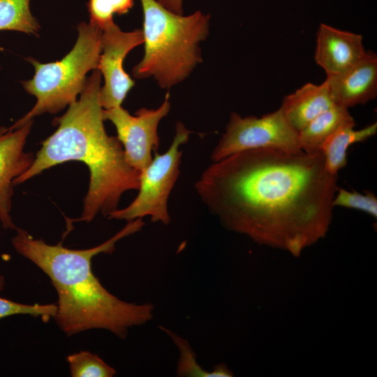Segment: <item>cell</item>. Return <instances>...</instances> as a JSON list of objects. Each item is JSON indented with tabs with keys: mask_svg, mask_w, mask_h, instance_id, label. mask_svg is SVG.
Listing matches in <instances>:
<instances>
[{
	"mask_svg": "<svg viewBox=\"0 0 377 377\" xmlns=\"http://www.w3.org/2000/svg\"><path fill=\"white\" fill-rule=\"evenodd\" d=\"M160 4L168 10L179 15H182L183 0H156Z\"/></svg>",
	"mask_w": 377,
	"mask_h": 377,
	"instance_id": "cell-22",
	"label": "cell"
},
{
	"mask_svg": "<svg viewBox=\"0 0 377 377\" xmlns=\"http://www.w3.org/2000/svg\"><path fill=\"white\" fill-rule=\"evenodd\" d=\"M355 122L342 125L331 134L321 146L320 151L327 170L337 175L347 164V151L353 144L364 142L377 132V123L355 130Z\"/></svg>",
	"mask_w": 377,
	"mask_h": 377,
	"instance_id": "cell-14",
	"label": "cell"
},
{
	"mask_svg": "<svg viewBox=\"0 0 377 377\" xmlns=\"http://www.w3.org/2000/svg\"><path fill=\"white\" fill-rule=\"evenodd\" d=\"M77 31L74 47L60 61L43 64L33 58L27 59L34 66L35 74L22 84L27 92L36 97V103L10 128H19L45 112L57 113L77 101L84 89L87 73L97 69L101 52V29L82 22Z\"/></svg>",
	"mask_w": 377,
	"mask_h": 377,
	"instance_id": "cell-5",
	"label": "cell"
},
{
	"mask_svg": "<svg viewBox=\"0 0 377 377\" xmlns=\"http://www.w3.org/2000/svg\"><path fill=\"white\" fill-rule=\"evenodd\" d=\"M142 219L126 226L103 243L87 249H71L61 244L50 245L18 228L12 239L15 251L40 268L50 279L58 297L54 319L68 336L89 330H105L125 339L130 329L154 318V306L120 300L110 293L94 275L92 258L111 253L121 239L139 232Z\"/></svg>",
	"mask_w": 377,
	"mask_h": 377,
	"instance_id": "cell-2",
	"label": "cell"
},
{
	"mask_svg": "<svg viewBox=\"0 0 377 377\" xmlns=\"http://www.w3.org/2000/svg\"><path fill=\"white\" fill-rule=\"evenodd\" d=\"M101 73L94 70L78 101L54 119L57 129L42 143L31 167L15 178L17 185L58 164L78 161L88 166L90 181L76 221H91L98 214L108 216L118 209L121 195L138 190L140 171L126 161L123 147L104 126L99 101Z\"/></svg>",
	"mask_w": 377,
	"mask_h": 377,
	"instance_id": "cell-3",
	"label": "cell"
},
{
	"mask_svg": "<svg viewBox=\"0 0 377 377\" xmlns=\"http://www.w3.org/2000/svg\"><path fill=\"white\" fill-rule=\"evenodd\" d=\"M141 29L125 32L112 22L101 29V52L97 66L103 75L104 85L100 89L99 101L103 109L121 106L128 91L135 85L123 68L128 53L143 43Z\"/></svg>",
	"mask_w": 377,
	"mask_h": 377,
	"instance_id": "cell-9",
	"label": "cell"
},
{
	"mask_svg": "<svg viewBox=\"0 0 377 377\" xmlns=\"http://www.w3.org/2000/svg\"><path fill=\"white\" fill-rule=\"evenodd\" d=\"M72 377H112L116 370L96 354L82 350L67 357Z\"/></svg>",
	"mask_w": 377,
	"mask_h": 377,
	"instance_id": "cell-18",
	"label": "cell"
},
{
	"mask_svg": "<svg viewBox=\"0 0 377 377\" xmlns=\"http://www.w3.org/2000/svg\"><path fill=\"white\" fill-rule=\"evenodd\" d=\"M336 105L328 84L306 83L286 96L279 108L289 124L298 132L316 117Z\"/></svg>",
	"mask_w": 377,
	"mask_h": 377,
	"instance_id": "cell-13",
	"label": "cell"
},
{
	"mask_svg": "<svg viewBox=\"0 0 377 377\" xmlns=\"http://www.w3.org/2000/svg\"><path fill=\"white\" fill-rule=\"evenodd\" d=\"M29 2L30 0H0V31L36 35L40 26L31 13Z\"/></svg>",
	"mask_w": 377,
	"mask_h": 377,
	"instance_id": "cell-16",
	"label": "cell"
},
{
	"mask_svg": "<svg viewBox=\"0 0 377 377\" xmlns=\"http://www.w3.org/2000/svg\"><path fill=\"white\" fill-rule=\"evenodd\" d=\"M256 149L300 152L299 132L287 121L281 109L260 117H242L232 112L225 133L212 150V162L233 154Z\"/></svg>",
	"mask_w": 377,
	"mask_h": 377,
	"instance_id": "cell-7",
	"label": "cell"
},
{
	"mask_svg": "<svg viewBox=\"0 0 377 377\" xmlns=\"http://www.w3.org/2000/svg\"><path fill=\"white\" fill-rule=\"evenodd\" d=\"M33 119L17 128L0 127V222L5 229L17 230L10 214L13 181L32 165L34 156L24 149Z\"/></svg>",
	"mask_w": 377,
	"mask_h": 377,
	"instance_id": "cell-10",
	"label": "cell"
},
{
	"mask_svg": "<svg viewBox=\"0 0 377 377\" xmlns=\"http://www.w3.org/2000/svg\"><path fill=\"white\" fill-rule=\"evenodd\" d=\"M337 181L321 153L256 149L212 162L194 187L228 230L296 253L325 233Z\"/></svg>",
	"mask_w": 377,
	"mask_h": 377,
	"instance_id": "cell-1",
	"label": "cell"
},
{
	"mask_svg": "<svg viewBox=\"0 0 377 377\" xmlns=\"http://www.w3.org/2000/svg\"><path fill=\"white\" fill-rule=\"evenodd\" d=\"M362 36L320 24L316 36L314 58L327 77L339 74L360 61L365 54Z\"/></svg>",
	"mask_w": 377,
	"mask_h": 377,
	"instance_id": "cell-11",
	"label": "cell"
},
{
	"mask_svg": "<svg viewBox=\"0 0 377 377\" xmlns=\"http://www.w3.org/2000/svg\"><path fill=\"white\" fill-rule=\"evenodd\" d=\"M333 205L361 210L375 218L377 216V198L371 191H366L363 194L338 187L333 199Z\"/></svg>",
	"mask_w": 377,
	"mask_h": 377,
	"instance_id": "cell-21",
	"label": "cell"
},
{
	"mask_svg": "<svg viewBox=\"0 0 377 377\" xmlns=\"http://www.w3.org/2000/svg\"><path fill=\"white\" fill-rule=\"evenodd\" d=\"M133 3L134 0H89V23L102 29L114 22V14L127 13Z\"/></svg>",
	"mask_w": 377,
	"mask_h": 377,
	"instance_id": "cell-19",
	"label": "cell"
},
{
	"mask_svg": "<svg viewBox=\"0 0 377 377\" xmlns=\"http://www.w3.org/2000/svg\"><path fill=\"white\" fill-rule=\"evenodd\" d=\"M5 285L3 276L0 275V291ZM57 311V304H27L16 302L0 297V320L15 315H29L40 317L43 322H48L54 318Z\"/></svg>",
	"mask_w": 377,
	"mask_h": 377,
	"instance_id": "cell-20",
	"label": "cell"
},
{
	"mask_svg": "<svg viewBox=\"0 0 377 377\" xmlns=\"http://www.w3.org/2000/svg\"><path fill=\"white\" fill-rule=\"evenodd\" d=\"M170 110L169 94L156 109L142 108L135 115L121 106L103 110L104 120L110 121L116 128L117 138L121 142L127 163L140 171L152 161V151L160 145L158 126Z\"/></svg>",
	"mask_w": 377,
	"mask_h": 377,
	"instance_id": "cell-8",
	"label": "cell"
},
{
	"mask_svg": "<svg viewBox=\"0 0 377 377\" xmlns=\"http://www.w3.org/2000/svg\"><path fill=\"white\" fill-rule=\"evenodd\" d=\"M143 12L142 59L133 68L135 77H154L163 89L185 80L202 61L200 43L209 34V15L198 10L184 16L156 0H140Z\"/></svg>",
	"mask_w": 377,
	"mask_h": 377,
	"instance_id": "cell-4",
	"label": "cell"
},
{
	"mask_svg": "<svg viewBox=\"0 0 377 377\" xmlns=\"http://www.w3.org/2000/svg\"><path fill=\"white\" fill-rule=\"evenodd\" d=\"M336 105L350 108L365 104L377 95V56L371 51L356 64L336 75L327 77Z\"/></svg>",
	"mask_w": 377,
	"mask_h": 377,
	"instance_id": "cell-12",
	"label": "cell"
},
{
	"mask_svg": "<svg viewBox=\"0 0 377 377\" xmlns=\"http://www.w3.org/2000/svg\"><path fill=\"white\" fill-rule=\"evenodd\" d=\"M160 329L167 334L179 351L177 363V376L188 377L230 376L231 374L223 365H218L212 371H205L197 362L196 355L189 342L184 338L163 326Z\"/></svg>",
	"mask_w": 377,
	"mask_h": 377,
	"instance_id": "cell-17",
	"label": "cell"
},
{
	"mask_svg": "<svg viewBox=\"0 0 377 377\" xmlns=\"http://www.w3.org/2000/svg\"><path fill=\"white\" fill-rule=\"evenodd\" d=\"M191 132L180 121L177 122L173 140L163 154L154 152L149 164L140 171L138 193L127 207L112 212L110 219L130 221L150 216L154 223L168 225L170 216L168 202L179 177L182 151Z\"/></svg>",
	"mask_w": 377,
	"mask_h": 377,
	"instance_id": "cell-6",
	"label": "cell"
},
{
	"mask_svg": "<svg viewBox=\"0 0 377 377\" xmlns=\"http://www.w3.org/2000/svg\"><path fill=\"white\" fill-rule=\"evenodd\" d=\"M355 122L348 108L334 105L327 110L299 132L300 147L308 154L321 153L325 140L343 124Z\"/></svg>",
	"mask_w": 377,
	"mask_h": 377,
	"instance_id": "cell-15",
	"label": "cell"
}]
</instances>
